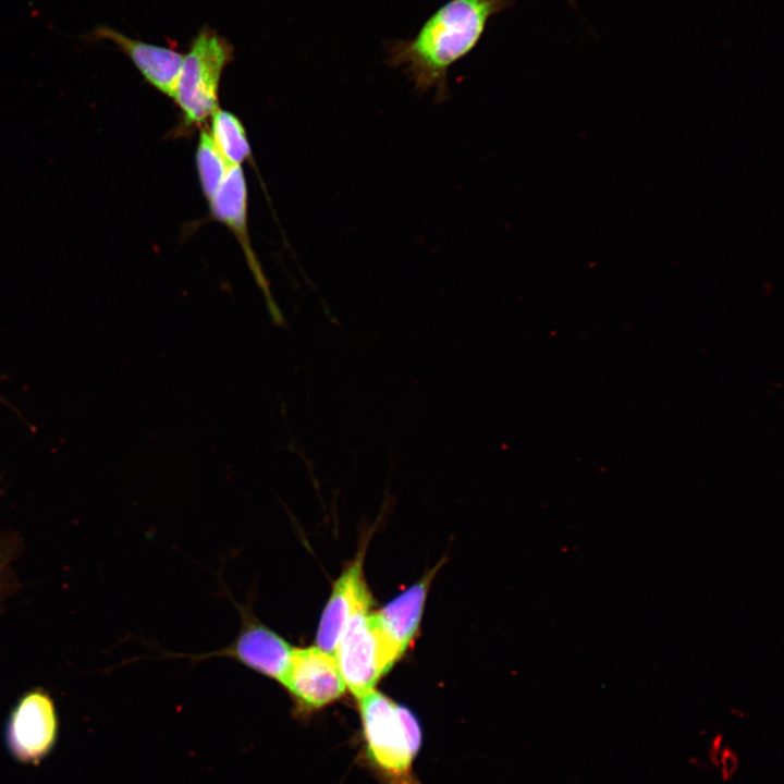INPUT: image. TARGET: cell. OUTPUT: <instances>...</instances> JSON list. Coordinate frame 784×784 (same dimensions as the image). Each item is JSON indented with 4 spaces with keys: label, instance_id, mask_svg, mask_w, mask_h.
<instances>
[{
    "label": "cell",
    "instance_id": "7c38bea8",
    "mask_svg": "<svg viewBox=\"0 0 784 784\" xmlns=\"http://www.w3.org/2000/svg\"><path fill=\"white\" fill-rule=\"evenodd\" d=\"M209 132L217 148L231 167L242 166L250 158V146L245 127L232 112L218 107L211 114Z\"/></svg>",
    "mask_w": 784,
    "mask_h": 784
},
{
    "label": "cell",
    "instance_id": "8fae6325",
    "mask_svg": "<svg viewBox=\"0 0 784 784\" xmlns=\"http://www.w3.org/2000/svg\"><path fill=\"white\" fill-rule=\"evenodd\" d=\"M209 206L213 218L233 231L247 260L256 269L257 261L247 232V184L241 166L229 169L221 186L209 200Z\"/></svg>",
    "mask_w": 784,
    "mask_h": 784
},
{
    "label": "cell",
    "instance_id": "30bf717a",
    "mask_svg": "<svg viewBox=\"0 0 784 784\" xmlns=\"http://www.w3.org/2000/svg\"><path fill=\"white\" fill-rule=\"evenodd\" d=\"M292 650L293 647L268 627L250 623L242 629L230 653L254 671L281 682Z\"/></svg>",
    "mask_w": 784,
    "mask_h": 784
},
{
    "label": "cell",
    "instance_id": "7a4b0ae2",
    "mask_svg": "<svg viewBox=\"0 0 784 784\" xmlns=\"http://www.w3.org/2000/svg\"><path fill=\"white\" fill-rule=\"evenodd\" d=\"M366 760L383 784H419L413 767L422 733L415 714L378 690L357 698Z\"/></svg>",
    "mask_w": 784,
    "mask_h": 784
},
{
    "label": "cell",
    "instance_id": "5b68a950",
    "mask_svg": "<svg viewBox=\"0 0 784 784\" xmlns=\"http://www.w3.org/2000/svg\"><path fill=\"white\" fill-rule=\"evenodd\" d=\"M280 683L297 706L310 711L336 701L346 690L334 656L317 646L293 648Z\"/></svg>",
    "mask_w": 784,
    "mask_h": 784
},
{
    "label": "cell",
    "instance_id": "9a60e30c",
    "mask_svg": "<svg viewBox=\"0 0 784 784\" xmlns=\"http://www.w3.org/2000/svg\"><path fill=\"white\" fill-rule=\"evenodd\" d=\"M724 746L723 734L714 735L708 750V759L712 767L718 768Z\"/></svg>",
    "mask_w": 784,
    "mask_h": 784
},
{
    "label": "cell",
    "instance_id": "8992f818",
    "mask_svg": "<svg viewBox=\"0 0 784 784\" xmlns=\"http://www.w3.org/2000/svg\"><path fill=\"white\" fill-rule=\"evenodd\" d=\"M57 737L58 718L50 697L40 690L22 697L5 728L11 755L23 763H38L53 749Z\"/></svg>",
    "mask_w": 784,
    "mask_h": 784
},
{
    "label": "cell",
    "instance_id": "5bb4252c",
    "mask_svg": "<svg viewBox=\"0 0 784 784\" xmlns=\"http://www.w3.org/2000/svg\"><path fill=\"white\" fill-rule=\"evenodd\" d=\"M739 762L737 752L733 748L724 746L718 765L721 779L725 782L732 780L738 771Z\"/></svg>",
    "mask_w": 784,
    "mask_h": 784
},
{
    "label": "cell",
    "instance_id": "4fadbf2b",
    "mask_svg": "<svg viewBox=\"0 0 784 784\" xmlns=\"http://www.w3.org/2000/svg\"><path fill=\"white\" fill-rule=\"evenodd\" d=\"M196 167L204 195L208 201L215 196L231 166L217 148L210 132L203 128L196 150Z\"/></svg>",
    "mask_w": 784,
    "mask_h": 784
},
{
    "label": "cell",
    "instance_id": "3957f363",
    "mask_svg": "<svg viewBox=\"0 0 784 784\" xmlns=\"http://www.w3.org/2000/svg\"><path fill=\"white\" fill-rule=\"evenodd\" d=\"M233 58L234 48L230 41L207 26L192 39L183 56L173 96L185 125L205 122L219 107L221 75Z\"/></svg>",
    "mask_w": 784,
    "mask_h": 784
},
{
    "label": "cell",
    "instance_id": "ba28073f",
    "mask_svg": "<svg viewBox=\"0 0 784 784\" xmlns=\"http://www.w3.org/2000/svg\"><path fill=\"white\" fill-rule=\"evenodd\" d=\"M365 547L334 581L318 625L316 646L332 653L352 616L371 605L364 577Z\"/></svg>",
    "mask_w": 784,
    "mask_h": 784
},
{
    "label": "cell",
    "instance_id": "6da1fadb",
    "mask_svg": "<svg viewBox=\"0 0 784 784\" xmlns=\"http://www.w3.org/2000/svg\"><path fill=\"white\" fill-rule=\"evenodd\" d=\"M513 0H449L436 10L411 39L385 46V63L402 69L420 93L449 96L448 72L480 41L490 19Z\"/></svg>",
    "mask_w": 784,
    "mask_h": 784
},
{
    "label": "cell",
    "instance_id": "9c48e42d",
    "mask_svg": "<svg viewBox=\"0 0 784 784\" xmlns=\"http://www.w3.org/2000/svg\"><path fill=\"white\" fill-rule=\"evenodd\" d=\"M437 569L433 568L378 612L372 613L376 629L393 664L416 636L428 590Z\"/></svg>",
    "mask_w": 784,
    "mask_h": 784
},
{
    "label": "cell",
    "instance_id": "277c9868",
    "mask_svg": "<svg viewBox=\"0 0 784 784\" xmlns=\"http://www.w3.org/2000/svg\"><path fill=\"white\" fill-rule=\"evenodd\" d=\"M369 609L352 616L333 651L346 689L356 698L375 689L380 677L393 666Z\"/></svg>",
    "mask_w": 784,
    "mask_h": 784
},
{
    "label": "cell",
    "instance_id": "52a82bcc",
    "mask_svg": "<svg viewBox=\"0 0 784 784\" xmlns=\"http://www.w3.org/2000/svg\"><path fill=\"white\" fill-rule=\"evenodd\" d=\"M84 39L90 44L112 42L128 57L149 85L173 98L184 56L180 51L131 38L105 24L95 26Z\"/></svg>",
    "mask_w": 784,
    "mask_h": 784
}]
</instances>
